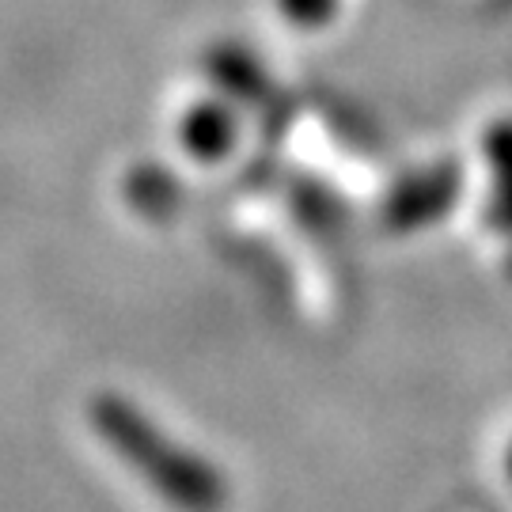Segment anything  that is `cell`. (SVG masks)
Instances as JSON below:
<instances>
[{
	"label": "cell",
	"instance_id": "1",
	"mask_svg": "<svg viewBox=\"0 0 512 512\" xmlns=\"http://www.w3.org/2000/svg\"><path fill=\"white\" fill-rule=\"evenodd\" d=\"M88 418H92L95 433L103 444L114 448V456L129 463L133 475H141L164 497L171 509L179 512H220L228 501V486L217 475V467L209 459L194 456L179 440H171L148 418L145 410L114 395V391H99L88 403Z\"/></svg>",
	"mask_w": 512,
	"mask_h": 512
},
{
	"label": "cell",
	"instance_id": "2",
	"mask_svg": "<svg viewBox=\"0 0 512 512\" xmlns=\"http://www.w3.org/2000/svg\"><path fill=\"white\" fill-rule=\"evenodd\" d=\"M179 141L190 156H202L213 160L228 145V133H224V118L213 107H190L179 122Z\"/></svg>",
	"mask_w": 512,
	"mask_h": 512
},
{
	"label": "cell",
	"instance_id": "3",
	"mask_svg": "<svg viewBox=\"0 0 512 512\" xmlns=\"http://www.w3.org/2000/svg\"><path fill=\"white\" fill-rule=\"evenodd\" d=\"M509 478H512V448H509Z\"/></svg>",
	"mask_w": 512,
	"mask_h": 512
}]
</instances>
